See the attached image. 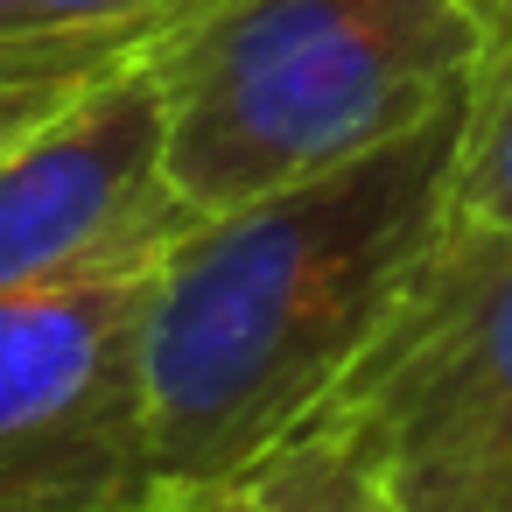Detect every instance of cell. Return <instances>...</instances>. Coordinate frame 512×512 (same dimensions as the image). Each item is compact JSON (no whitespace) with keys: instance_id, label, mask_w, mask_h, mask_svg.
Returning a JSON list of instances; mask_svg holds the SVG:
<instances>
[{"instance_id":"2","label":"cell","mask_w":512,"mask_h":512,"mask_svg":"<svg viewBox=\"0 0 512 512\" xmlns=\"http://www.w3.org/2000/svg\"><path fill=\"white\" fill-rule=\"evenodd\" d=\"M484 0H211L148 64L169 113V190L190 218L239 211L470 92Z\"/></svg>"},{"instance_id":"4","label":"cell","mask_w":512,"mask_h":512,"mask_svg":"<svg viewBox=\"0 0 512 512\" xmlns=\"http://www.w3.org/2000/svg\"><path fill=\"white\" fill-rule=\"evenodd\" d=\"M162 253L0 295V512L155 505L148 295Z\"/></svg>"},{"instance_id":"9","label":"cell","mask_w":512,"mask_h":512,"mask_svg":"<svg viewBox=\"0 0 512 512\" xmlns=\"http://www.w3.org/2000/svg\"><path fill=\"white\" fill-rule=\"evenodd\" d=\"M253 484L281 512H400L372 477H253Z\"/></svg>"},{"instance_id":"13","label":"cell","mask_w":512,"mask_h":512,"mask_svg":"<svg viewBox=\"0 0 512 512\" xmlns=\"http://www.w3.org/2000/svg\"><path fill=\"white\" fill-rule=\"evenodd\" d=\"M484 8H491V0H484Z\"/></svg>"},{"instance_id":"12","label":"cell","mask_w":512,"mask_h":512,"mask_svg":"<svg viewBox=\"0 0 512 512\" xmlns=\"http://www.w3.org/2000/svg\"><path fill=\"white\" fill-rule=\"evenodd\" d=\"M260 512H281V505H260Z\"/></svg>"},{"instance_id":"10","label":"cell","mask_w":512,"mask_h":512,"mask_svg":"<svg viewBox=\"0 0 512 512\" xmlns=\"http://www.w3.org/2000/svg\"><path fill=\"white\" fill-rule=\"evenodd\" d=\"M260 484L253 477H225V484H162L148 512H260Z\"/></svg>"},{"instance_id":"8","label":"cell","mask_w":512,"mask_h":512,"mask_svg":"<svg viewBox=\"0 0 512 512\" xmlns=\"http://www.w3.org/2000/svg\"><path fill=\"white\" fill-rule=\"evenodd\" d=\"M211 0H29V29L50 36H141L162 43L190 15H204Z\"/></svg>"},{"instance_id":"1","label":"cell","mask_w":512,"mask_h":512,"mask_svg":"<svg viewBox=\"0 0 512 512\" xmlns=\"http://www.w3.org/2000/svg\"><path fill=\"white\" fill-rule=\"evenodd\" d=\"M456 92L386 148L197 218L148 295V428L162 484L253 477L379 351L456 225Z\"/></svg>"},{"instance_id":"11","label":"cell","mask_w":512,"mask_h":512,"mask_svg":"<svg viewBox=\"0 0 512 512\" xmlns=\"http://www.w3.org/2000/svg\"><path fill=\"white\" fill-rule=\"evenodd\" d=\"M0 36H36L29 29V0H0Z\"/></svg>"},{"instance_id":"6","label":"cell","mask_w":512,"mask_h":512,"mask_svg":"<svg viewBox=\"0 0 512 512\" xmlns=\"http://www.w3.org/2000/svg\"><path fill=\"white\" fill-rule=\"evenodd\" d=\"M456 232L512 239V0L484 8V57L470 71L456 162Z\"/></svg>"},{"instance_id":"3","label":"cell","mask_w":512,"mask_h":512,"mask_svg":"<svg viewBox=\"0 0 512 512\" xmlns=\"http://www.w3.org/2000/svg\"><path fill=\"white\" fill-rule=\"evenodd\" d=\"M253 477H372L400 512H512V239L449 225L379 351Z\"/></svg>"},{"instance_id":"5","label":"cell","mask_w":512,"mask_h":512,"mask_svg":"<svg viewBox=\"0 0 512 512\" xmlns=\"http://www.w3.org/2000/svg\"><path fill=\"white\" fill-rule=\"evenodd\" d=\"M190 225L169 190V113L148 57L0 148V295L162 253Z\"/></svg>"},{"instance_id":"7","label":"cell","mask_w":512,"mask_h":512,"mask_svg":"<svg viewBox=\"0 0 512 512\" xmlns=\"http://www.w3.org/2000/svg\"><path fill=\"white\" fill-rule=\"evenodd\" d=\"M155 43L141 36H0V148L50 127L64 106H78L92 85L148 57Z\"/></svg>"}]
</instances>
